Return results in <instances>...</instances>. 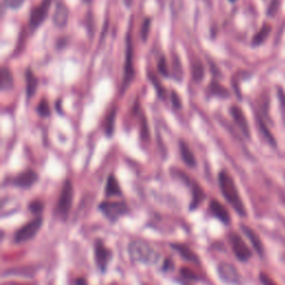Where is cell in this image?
Here are the masks:
<instances>
[{
  "instance_id": "obj_1",
  "label": "cell",
  "mask_w": 285,
  "mask_h": 285,
  "mask_svg": "<svg viewBox=\"0 0 285 285\" xmlns=\"http://www.w3.org/2000/svg\"><path fill=\"white\" fill-rule=\"evenodd\" d=\"M219 184L221 192L228 204L235 209V212L239 216L245 217L247 215L244 202H243L241 195L238 190V186L234 182V179L230 175L227 171H221L219 174Z\"/></svg>"
},
{
  "instance_id": "obj_2",
  "label": "cell",
  "mask_w": 285,
  "mask_h": 285,
  "mask_svg": "<svg viewBox=\"0 0 285 285\" xmlns=\"http://www.w3.org/2000/svg\"><path fill=\"white\" fill-rule=\"evenodd\" d=\"M127 252L134 263L142 265H155L160 261L162 255L151 243L142 239H135L128 244Z\"/></svg>"
},
{
  "instance_id": "obj_3",
  "label": "cell",
  "mask_w": 285,
  "mask_h": 285,
  "mask_svg": "<svg viewBox=\"0 0 285 285\" xmlns=\"http://www.w3.org/2000/svg\"><path fill=\"white\" fill-rule=\"evenodd\" d=\"M98 209L102 212L103 215L110 221L111 223H115L125 216L126 214L129 213V208L127 206L126 202L119 201V202H111V201H104L99 204Z\"/></svg>"
},
{
  "instance_id": "obj_4",
  "label": "cell",
  "mask_w": 285,
  "mask_h": 285,
  "mask_svg": "<svg viewBox=\"0 0 285 285\" xmlns=\"http://www.w3.org/2000/svg\"><path fill=\"white\" fill-rule=\"evenodd\" d=\"M43 224L44 220L41 216H37L33 220L29 221L28 223H26L24 226H21L16 231V233L14 235V242L21 244V243L31 241L38 233Z\"/></svg>"
},
{
  "instance_id": "obj_5",
  "label": "cell",
  "mask_w": 285,
  "mask_h": 285,
  "mask_svg": "<svg viewBox=\"0 0 285 285\" xmlns=\"http://www.w3.org/2000/svg\"><path fill=\"white\" fill-rule=\"evenodd\" d=\"M73 200H74V187L73 183H71L69 179H67L63 183V189L61 195H59L58 203H57V213L58 215H61L63 219H66L68 216L70 212L71 205H73Z\"/></svg>"
},
{
  "instance_id": "obj_6",
  "label": "cell",
  "mask_w": 285,
  "mask_h": 285,
  "mask_svg": "<svg viewBox=\"0 0 285 285\" xmlns=\"http://www.w3.org/2000/svg\"><path fill=\"white\" fill-rule=\"evenodd\" d=\"M94 257H95V263L97 269L102 273L106 272L108 265H110L112 258V252L104 244L102 239H97L95 242V246H94Z\"/></svg>"
},
{
  "instance_id": "obj_7",
  "label": "cell",
  "mask_w": 285,
  "mask_h": 285,
  "mask_svg": "<svg viewBox=\"0 0 285 285\" xmlns=\"http://www.w3.org/2000/svg\"><path fill=\"white\" fill-rule=\"evenodd\" d=\"M228 239H230L232 251H233L236 258L241 262L249 261L251 256H252V251L247 246L244 239H243L238 233H234V232L230 234Z\"/></svg>"
},
{
  "instance_id": "obj_8",
  "label": "cell",
  "mask_w": 285,
  "mask_h": 285,
  "mask_svg": "<svg viewBox=\"0 0 285 285\" xmlns=\"http://www.w3.org/2000/svg\"><path fill=\"white\" fill-rule=\"evenodd\" d=\"M216 271L220 279L226 284H238L241 280V274H239L238 269L228 262L219 263Z\"/></svg>"
},
{
  "instance_id": "obj_9",
  "label": "cell",
  "mask_w": 285,
  "mask_h": 285,
  "mask_svg": "<svg viewBox=\"0 0 285 285\" xmlns=\"http://www.w3.org/2000/svg\"><path fill=\"white\" fill-rule=\"evenodd\" d=\"M52 0H43L36 8H33L31 15V20H29V25L32 31H35L39 27V26L43 24L44 20L46 19L48 16V13H49L50 6H51Z\"/></svg>"
},
{
  "instance_id": "obj_10",
  "label": "cell",
  "mask_w": 285,
  "mask_h": 285,
  "mask_svg": "<svg viewBox=\"0 0 285 285\" xmlns=\"http://www.w3.org/2000/svg\"><path fill=\"white\" fill-rule=\"evenodd\" d=\"M127 45H126V63H125V74H124V80H123V89L122 92L126 91L130 81L133 80L134 76V66H133V46H132V39L130 36H127Z\"/></svg>"
},
{
  "instance_id": "obj_11",
  "label": "cell",
  "mask_w": 285,
  "mask_h": 285,
  "mask_svg": "<svg viewBox=\"0 0 285 285\" xmlns=\"http://www.w3.org/2000/svg\"><path fill=\"white\" fill-rule=\"evenodd\" d=\"M38 181V174L32 170H27L18 174L14 178L13 184L20 189H31V187Z\"/></svg>"
},
{
  "instance_id": "obj_12",
  "label": "cell",
  "mask_w": 285,
  "mask_h": 285,
  "mask_svg": "<svg viewBox=\"0 0 285 285\" xmlns=\"http://www.w3.org/2000/svg\"><path fill=\"white\" fill-rule=\"evenodd\" d=\"M209 212H211L214 217H216L217 220L221 221V222L224 223L225 225H228L231 223V215L228 213L227 208L219 202L217 200H212L209 202Z\"/></svg>"
},
{
  "instance_id": "obj_13",
  "label": "cell",
  "mask_w": 285,
  "mask_h": 285,
  "mask_svg": "<svg viewBox=\"0 0 285 285\" xmlns=\"http://www.w3.org/2000/svg\"><path fill=\"white\" fill-rule=\"evenodd\" d=\"M231 115L233 117L234 122L236 125L238 126V128L241 129V132L245 135L247 138L251 137V132H250V125L246 121V117L244 112L239 108L238 106H232L231 107Z\"/></svg>"
},
{
  "instance_id": "obj_14",
  "label": "cell",
  "mask_w": 285,
  "mask_h": 285,
  "mask_svg": "<svg viewBox=\"0 0 285 285\" xmlns=\"http://www.w3.org/2000/svg\"><path fill=\"white\" fill-rule=\"evenodd\" d=\"M69 18V10L67 8V6L62 1H58L57 5L55 7L54 16H52V21L56 27L63 28L65 27L67 21Z\"/></svg>"
},
{
  "instance_id": "obj_15",
  "label": "cell",
  "mask_w": 285,
  "mask_h": 285,
  "mask_svg": "<svg viewBox=\"0 0 285 285\" xmlns=\"http://www.w3.org/2000/svg\"><path fill=\"white\" fill-rule=\"evenodd\" d=\"M241 230L243 233L245 234L246 238H249V241L254 247V250L256 251V253L262 256V255L264 254V245L263 243H262L258 234L253 230V228H251L250 226H247V225H244V224L241 225Z\"/></svg>"
},
{
  "instance_id": "obj_16",
  "label": "cell",
  "mask_w": 285,
  "mask_h": 285,
  "mask_svg": "<svg viewBox=\"0 0 285 285\" xmlns=\"http://www.w3.org/2000/svg\"><path fill=\"white\" fill-rule=\"evenodd\" d=\"M171 246L173 247V249L176 251L179 254V256H181L183 260H185L187 262H190V263H194V264H200L201 261H200V257H198V255L193 252L192 249L189 247L185 244H171Z\"/></svg>"
},
{
  "instance_id": "obj_17",
  "label": "cell",
  "mask_w": 285,
  "mask_h": 285,
  "mask_svg": "<svg viewBox=\"0 0 285 285\" xmlns=\"http://www.w3.org/2000/svg\"><path fill=\"white\" fill-rule=\"evenodd\" d=\"M105 195H106L107 197L122 196L123 195L122 189L121 186H119V183L114 175H110V177L107 178L106 189H105Z\"/></svg>"
},
{
  "instance_id": "obj_18",
  "label": "cell",
  "mask_w": 285,
  "mask_h": 285,
  "mask_svg": "<svg viewBox=\"0 0 285 285\" xmlns=\"http://www.w3.org/2000/svg\"><path fill=\"white\" fill-rule=\"evenodd\" d=\"M179 151H181V156L182 159L184 160L187 166L190 167H195L196 166V159H195V156L193 152L190 151L189 145L185 144L184 142H179Z\"/></svg>"
},
{
  "instance_id": "obj_19",
  "label": "cell",
  "mask_w": 285,
  "mask_h": 285,
  "mask_svg": "<svg viewBox=\"0 0 285 285\" xmlns=\"http://www.w3.org/2000/svg\"><path fill=\"white\" fill-rule=\"evenodd\" d=\"M192 195H193V198H192V202H190V209H196L202 202L204 201L205 198V193L204 190H202V187L198 185L197 183L193 182L192 184Z\"/></svg>"
},
{
  "instance_id": "obj_20",
  "label": "cell",
  "mask_w": 285,
  "mask_h": 285,
  "mask_svg": "<svg viewBox=\"0 0 285 285\" xmlns=\"http://www.w3.org/2000/svg\"><path fill=\"white\" fill-rule=\"evenodd\" d=\"M26 81H27V86H26V92H27L28 98H32L33 94L36 93L37 87H38V80L35 75L32 74L31 69L26 71Z\"/></svg>"
},
{
  "instance_id": "obj_21",
  "label": "cell",
  "mask_w": 285,
  "mask_h": 285,
  "mask_svg": "<svg viewBox=\"0 0 285 285\" xmlns=\"http://www.w3.org/2000/svg\"><path fill=\"white\" fill-rule=\"evenodd\" d=\"M272 31V26L269 24H264L262 26L260 31L256 32V35L253 37V40H252V44L254 46H258V45H262L268 38L269 32Z\"/></svg>"
},
{
  "instance_id": "obj_22",
  "label": "cell",
  "mask_w": 285,
  "mask_h": 285,
  "mask_svg": "<svg viewBox=\"0 0 285 285\" xmlns=\"http://www.w3.org/2000/svg\"><path fill=\"white\" fill-rule=\"evenodd\" d=\"M14 85V78L13 74L9 68L3 67L1 70V88L2 91H8V89L13 88Z\"/></svg>"
},
{
  "instance_id": "obj_23",
  "label": "cell",
  "mask_w": 285,
  "mask_h": 285,
  "mask_svg": "<svg viewBox=\"0 0 285 285\" xmlns=\"http://www.w3.org/2000/svg\"><path fill=\"white\" fill-rule=\"evenodd\" d=\"M209 91H211L213 95L224 97V98H226V97L230 96V93H228L227 89L224 88L223 86H221L219 82L216 81L211 82V85H209Z\"/></svg>"
},
{
  "instance_id": "obj_24",
  "label": "cell",
  "mask_w": 285,
  "mask_h": 285,
  "mask_svg": "<svg viewBox=\"0 0 285 285\" xmlns=\"http://www.w3.org/2000/svg\"><path fill=\"white\" fill-rule=\"evenodd\" d=\"M257 123H258V127H260V130L262 133H263V136L265 137V140L275 147L276 142H275L274 136H273V135L271 134V132H269V128L265 126V124L263 123V121H262L260 117H257Z\"/></svg>"
},
{
  "instance_id": "obj_25",
  "label": "cell",
  "mask_w": 285,
  "mask_h": 285,
  "mask_svg": "<svg viewBox=\"0 0 285 285\" xmlns=\"http://www.w3.org/2000/svg\"><path fill=\"white\" fill-rule=\"evenodd\" d=\"M115 119H116V111H111V114L108 115L107 122H106V134L108 136H111L112 132H114L115 127Z\"/></svg>"
},
{
  "instance_id": "obj_26",
  "label": "cell",
  "mask_w": 285,
  "mask_h": 285,
  "mask_svg": "<svg viewBox=\"0 0 285 285\" xmlns=\"http://www.w3.org/2000/svg\"><path fill=\"white\" fill-rule=\"evenodd\" d=\"M203 75H204V68H203V65L202 63L196 61V63L193 65V77L195 80L197 81H201L202 78H203Z\"/></svg>"
},
{
  "instance_id": "obj_27",
  "label": "cell",
  "mask_w": 285,
  "mask_h": 285,
  "mask_svg": "<svg viewBox=\"0 0 285 285\" xmlns=\"http://www.w3.org/2000/svg\"><path fill=\"white\" fill-rule=\"evenodd\" d=\"M29 211H31L32 214H40L44 211V203L39 200H35L29 203Z\"/></svg>"
},
{
  "instance_id": "obj_28",
  "label": "cell",
  "mask_w": 285,
  "mask_h": 285,
  "mask_svg": "<svg viewBox=\"0 0 285 285\" xmlns=\"http://www.w3.org/2000/svg\"><path fill=\"white\" fill-rule=\"evenodd\" d=\"M37 111H38V114L40 116H49L50 107H49V104H48L47 100H45V99L41 100L38 106H37Z\"/></svg>"
},
{
  "instance_id": "obj_29",
  "label": "cell",
  "mask_w": 285,
  "mask_h": 285,
  "mask_svg": "<svg viewBox=\"0 0 285 285\" xmlns=\"http://www.w3.org/2000/svg\"><path fill=\"white\" fill-rule=\"evenodd\" d=\"M148 75H149V79L152 80V82L154 84V86H155V88L157 89V92H158V95H159L160 97H163V98H164L165 89H164V87L162 86V84H160V82L158 81V79H157V78L155 77V75H154V74H151V73H149Z\"/></svg>"
},
{
  "instance_id": "obj_30",
  "label": "cell",
  "mask_w": 285,
  "mask_h": 285,
  "mask_svg": "<svg viewBox=\"0 0 285 285\" xmlns=\"http://www.w3.org/2000/svg\"><path fill=\"white\" fill-rule=\"evenodd\" d=\"M260 281L262 285H277V283L275 282L274 280L272 279L271 276L269 274H266L264 272H261L260 273Z\"/></svg>"
},
{
  "instance_id": "obj_31",
  "label": "cell",
  "mask_w": 285,
  "mask_h": 285,
  "mask_svg": "<svg viewBox=\"0 0 285 285\" xmlns=\"http://www.w3.org/2000/svg\"><path fill=\"white\" fill-rule=\"evenodd\" d=\"M25 0H3V3L10 9L20 8Z\"/></svg>"
},
{
  "instance_id": "obj_32",
  "label": "cell",
  "mask_w": 285,
  "mask_h": 285,
  "mask_svg": "<svg viewBox=\"0 0 285 285\" xmlns=\"http://www.w3.org/2000/svg\"><path fill=\"white\" fill-rule=\"evenodd\" d=\"M149 27H151V20H149L148 18H146L144 22H142V38L144 41L147 39Z\"/></svg>"
},
{
  "instance_id": "obj_33",
  "label": "cell",
  "mask_w": 285,
  "mask_h": 285,
  "mask_svg": "<svg viewBox=\"0 0 285 285\" xmlns=\"http://www.w3.org/2000/svg\"><path fill=\"white\" fill-rule=\"evenodd\" d=\"M171 99H172V104H173V107L175 110H178V108L182 107V100H181V97L178 96V94L176 92H172V95H171Z\"/></svg>"
},
{
  "instance_id": "obj_34",
  "label": "cell",
  "mask_w": 285,
  "mask_h": 285,
  "mask_svg": "<svg viewBox=\"0 0 285 285\" xmlns=\"http://www.w3.org/2000/svg\"><path fill=\"white\" fill-rule=\"evenodd\" d=\"M166 66H167L166 65V61H165L164 57H162V58H160L159 63H158V70H159L160 74L167 77L168 76V70H167Z\"/></svg>"
},
{
  "instance_id": "obj_35",
  "label": "cell",
  "mask_w": 285,
  "mask_h": 285,
  "mask_svg": "<svg viewBox=\"0 0 285 285\" xmlns=\"http://www.w3.org/2000/svg\"><path fill=\"white\" fill-rule=\"evenodd\" d=\"M181 273H182V275L185 277V279H190V280H196L197 279V275L189 269H183Z\"/></svg>"
},
{
  "instance_id": "obj_36",
  "label": "cell",
  "mask_w": 285,
  "mask_h": 285,
  "mask_svg": "<svg viewBox=\"0 0 285 285\" xmlns=\"http://www.w3.org/2000/svg\"><path fill=\"white\" fill-rule=\"evenodd\" d=\"M174 269V262L172 258H167V260H165L164 264H163V271H172V269Z\"/></svg>"
},
{
  "instance_id": "obj_37",
  "label": "cell",
  "mask_w": 285,
  "mask_h": 285,
  "mask_svg": "<svg viewBox=\"0 0 285 285\" xmlns=\"http://www.w3.org/2000/svg\"><path fill=\"white\" fill-rule=\"evenodd\" d=\"M75 284L76 285H88L87 280L84 279V277H79V279H77L76 281H75Z\"/></svg>"
},
{
  "instance_id": "obj_38",
  "label": "cell",
  "mask_w": 285,
  "mask_h": 285,
  "mask_svg": "<svg viewBox=\"0 0 285 285\" xmlns=\"http://www.w3.org/2000/svg\"><path fill=\"white\" fill-rule=\"evenodd\" d=\"M230 1H235V0H230Z\"/></svg>"
},
{
  "instance_id": "obj_39",
  "label": "cell",
  "mask_w": 285,
  "mask_h": 285,
  "mask_svg": "<svg viewBox=\"0 0 285 285\" xmlns=\"http://www.w3.org/2000/svg\"><path fill=\"white\" fill-rule=\"evenodd\" d=\"M87 1H88V0H87Z\"/></svg>"
}]
</instances>
